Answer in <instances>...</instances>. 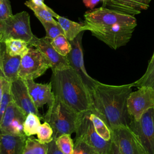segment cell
<instances>
[{
  "mask_svg": "<svg viewBox=\"0 0 154 154\" xmlns=\"http://www.w3.org/2000/svg\"><path fill=\"white\" fill-rule=\"evenodd\" d=\"M132 84L111 85L98 82L92 92V109L112 130L128 126L132 120L127 106Z\"/></svg>",
  "mask_w": 154,
  "mask_h": 154,
  "instance_id": "1",
  "label": "cell"
},
{
  "mask_svg": "<svg viewBox=\"0 0 154 154\" xmlns=\"http://www.w3.org/2000/svg\"><path fill=\"white\" fill-rule=\"evenodd\" d=\"M50 82L55 97L76 112L79 114L92 108L89 91L70 66L52 70Z\"/></svg>",
  "mask_w": 154,
  "mask_h": 154,
  "instance_id": "2",
  "label": "cell"
},
{
  "mask_svg": "<svg viewBox=\"0 0 154 154\" xmlns=\"http://www.w3.org/2000/svg\"><path fill=\"white\" fill-rule=\"evenodd\" d=\"M78 117V113L55 97L43 119L52 127L53 137L56 138L64 134L75 132Z\"/></svg>",
  "mask_w": 154,
  "mask_h": 154,
  "instance_id": "3",
  "label": "cell"
},
{
  "mask_svg": "<svg viewBox=\"0 0 154 154\" xmlns=\"http://www.w3.org/2000/svg\"><path fill=\"white\" fill-rule=\"evenodd\" d=\"M84 24L87 30L97 28L116 23L137 25V19L134 16L128 15L105 7H100L85 12L84 15Z\"/></svg>",
  "mask_w": 154,
  "mask_h": 154,
  "instance_id": "4",
  "label": "cell"
},
{
  "mask_svg": "<svg viewBox=\"0 0 154 154\" xmlns=\"http://www.w3.org/2000/svg\"><path fill=\"white\" fill-rule=\"evenodd\" d=\"M34 36L30 26L29 14L25 11L0 22V42L4 43L9 38H18L29 43Z\"/></svg>",
  "mask_w": 154,
  "mask_h": 154,
  "instance_id": "5",
  "label": "cell"
},
{
  "mask_svg": "<svg viewBox=\"0 0 154 154\" xmlns=\"http://www.w3.org/2000/svg\"><path fill=\"white\" fill-rule=\"evenodd\" d=\"M136 26L116 23L104 27L91 28V34L109 48L116 50L125 46L131 40Z\"/></svg>",
  "mask_w": 154,
  "mask_h": 154,
  "instance_id": "6",
  "label": "cell"
},
{
  "mask_svg": "<svg viewBox=\"0 0 154 154\" xmlns=\"http://www.w3.org/2000/svg\"><path fill=\"white\" fill-rule=\"evenodd\" d=\"M75 133L76 140L84 141L99 154H109L112 141H105L97 134L90 119L88 110L78 114Z\"/></svg>",
  "mask_w": 154,
  "mask_h": 154,
  "instance_id": "7",
  "label": "cell"
},
{
  "mask_svg": "<svg viewBox=\"0 0 154 154\" xmlns=\"http://www.w3.org/2000/svg\"><path fill=\"white\" fill-rule=\"evenodd\" d=\"M51 67L45 55L37 48L29 45L28 51L21 57L19 78L23 80H34Z\"/></svg>",
  "mask_w": 154,
  "mask_h": 154,
  "instance_id": "8",
  "label": "cell"
},
{
  "mask_svg": "<svg viewBox=\"0 0 154 154\" xmlns=\"http://www.w3.org/2000/svg\"><path fill=\"white\" fill-rule=\"evenodd\" d=\"M129 127L137 135L147 154H154V108L139 120H131Z\"/></svg>",
  "mask_w": 154,
  "mask_h": 154,
  "instance_id": "9",
  "label": "cell"
},
{
  "mask_svg": "<svg viewBox=\"0 0 154 154\" xmlns=\"http://www.w3.org/2000/svg\"><path fill=\"white\" fill-rule=\"evenodd\" d=\"M84 32H81L74 40L69 41L72 48L66 56L69 66L76 72L81 78L90 94L99 81L92 78L88 75L84 66L83 49L82 46V38Z\"/></svg>",
  "mask_w": 154,
  "mask_h": 154,
  "instance_id": "10",
  "label": "cell"
},
{
  "mask_svg": "<svg viewBox=\"0 0 154 154\" xmlns=\"http://www.w3.org/2000/svg\"><path fill=\"white\" fill-rule=\"evenodd\" d=\"M111 141L120 154H147L137 135L128 126L111 130Z\"/></svg>",
  "mask_w": 154,
  "mask_h": 154,
  "instance_id": "11",
  "label": "cell"
},
{
  "mask_svg": "<svg viewBox=\"0 0 154 154\" xmlns=\"http://www.w3.org/2000/svg\"><path fill=\"white\" fill-rule=\"evenodd\" d=\"M129 114L132 119L139 120L149 109L154 108V90L148 86L131 92L127 100Z\"/></svg>",
  "mask_w": 154,
  "mask_h": 154,
  "instance_id": "12",
  "label": "cell"
},
{
  "mask_svg": "<svg viewBox=\"0 0 154 154\" xmlns=\"http://www.w3.org/2000/svg\"><path fill=\"white\" fill-rule=\"evenodd\" d=\"M26 116L13 101H11L0 125L1 132L14 135H25L23 132V123Z\"/></svg>",
  "mask_w": 154,
  "mask_h": 154,
  "instance_id": "13",
  "label": "cell"
},
{
  "mask_svg": "<svg viewBox=\"0 0 154 154\" xmlns=\"http://www.w3.org/2000/svg\"><path fill=\"white\" fill-rule=\"evenodd\" d=\"M10 93L12 101L26 115L29 113H34L40 117H43L30 97L25 80L17 78L11 82Z\"/></svg>",
  "mask_w": 154,
  "mask_h": 154,
  "instance_id": "14",
  "label": "cell"
},
{
  "mask_svg": "<svg viewBox=\"0 0 154 154\" xmlns=\"http://www.w3.org/2000/svg\"><path fill=\"white\" fill-rule=\"evenodd\" d=\"M29 45L37 48L45 55L51 64L52 70L70 66L67 57L60 55L45 37L38 38L34 35Z\"/></svg>",
  "mask_w": 154,
  "mask_h": 154,
  "instance_id": "15",
  "label": "cell"
},
{
  "mask_svg": "<svg viewBox=\"0 0 154 154\" xmlns=\"http://www.w3.org/2000/svg\"><path fill=\"white\" fill-rule=\"evenodd\" d=\"M30 97L35 105L38 109L47 104L51 105L55 100L52 85L49 84L37 83L32 79L25 80Z\"/></svg>",
  "mask_w": 154,
  "mask_h": 154,
  "instance_id": "16",
  "label": "cell"
},
{
  "mask_svg": "<svg viewBox=\"0 0 154 154\" xmlns=\"http://www.w3.org/2000/svg\"><path fill=\"white\" fill-rule=\"evenodd\" d=\"M0 72L10 82L19 78L21 57L11 56L5 50V43L0 42Z\"/></svg>",
  "mask_w": 154,
  "mask_h": 154,
  "instance_id": "17",
  "label": "cell"
},
{
  "mask_svg": "<svg viewBox=\"0 0 154 154\" xmlns=\"http://www.w3.org/2000/svg\"><path fill=\"white\" fill-rule=\"evenodd\" d=\"M27 137L1 133L0 154H22Z\"/></svg>",
  "mask_w": 154,
  "mask_h": 154,
  "instance_id": "18",
  "label": "cell"
},
{
  "mask_svg": "<svg viewBox=\"0 0 154 154\" xmlns=\"http://www.w3.org/2000/svg\"><path fill=\"white\" fill-rule=\"evenodd\" d=\"M101 1L102 7L128 15L139 14L143 10L138 4L131 0H101Z\"/></svg>",
  "mask_w": 154,
  "mask_h": 154,
  "instance_id": "19",
  "label": "cell"
},
{
  "mask_svg": "<svg viewBox=\"0 0 154 154\" xmlns=\"http://www.w3.org/2000/svg\"><path fill=\"white\" fill-rule=\"evenodd\" d=\"M56 19L61 25L64 35L69 41L74 40L81 32L87 30V27L84 24L73 22L60 15Z\"/></svg>",
  "mask_w": 154,
  "mask_h": 154,
  "instance_id": "20",
  "label": "cell"
},
{
  "mask_svg": "<svg viewBox=\"0 0 154 154\" xmlns=\"http://www.w3.org/2000/svg\"><path fill=\"white\" fill-rule=\"evenodd\" d=\"M90 119L91 120L95 131L103 140L107 141H111V130L105 122L91 108L88 110Z\"/></svg>",
  "mask_w": 154,
  "mask_h": 154,
  "instance_id": "21",
  "label": "cell"
},
{
  "mask_svg": "<svg viewBox=\"0 0 154 154\" xmlns=\"http://www.w3.org/2000/svg\"><path fill=\"white\" fill-rule=\"evenodd\" d=\"M5 50L11 56H23L29 50V45L25 40L18 38H9L4 42Z\"/></svg>",
  "mask_w": 154,
  "mask_h": 154,
  "instance_id": "22",
  "label": "cell"
},
{
  "mask_svg": "<svg viewBox=\"0 0 154 154\" xmlns=\"http://www.w3.org/2000/svg\"><path fill=\"white\" fill-rule=\"evenodd\" d=\"M25 5L30 8L34 13L35 16L38 18L40 22H49L54 23H58V21L54 19L58 16V14L54 11L51 8L45 9L34 4L31 0L25 2Z\"/></svg>",
  "mask_w": 154,
  "mask_h": 154,
  "instance_id": "23",
  "label": "cell"
},
{
  "mask_svg": "<svg viewBox=\"0 0 154 154\" xmlns=\"http://www.w3.org/2000/svg\"><path fill=\"white\" fill-rule=\"evenodd\" d=\"M48 149V144H43L38 139L28 137L22 154H47Z\"/></svg>",
  "mask_w": 154,
  "mask_h": 154,
  "instance_id": "24",
  "label": "cell"
},
{
  "mask_svg": "<svg viewBox=\"0 0 154 154\" xmlns=\"http://www.w3.org/2000/svg\"><path fill=\"white\" fill-rule=\"evenodd\" d=\"M132 87L139 88L143 86H148L154 90V60L151 58L149 62L147 70L144 74L137 81L131 83Z\"/></svg>",
  "mask_w": 154,
  "mask_h": 154,
  "instance_id": "25",
  "label": "cell"
},
{
  "mask_svg": "<svg viewBox=\"0 0 154 154\" xmlns=\"http://www.w3.org/2000/svg\"><path fill=\"white\" fill-rule=\"evenodd\" d=\"M41 119L42 118L34 113H29L26 116L23 123V132L27 137L37 134V130L41 124Z\"/></svg>",
  "mask_w": 154,
  "mask_h": 154,
  "instance_id": "26",
  "label": "cell"
},
{
  "mask_svg": "<svg viewBox=\"0 0 154 154\" xmlns=\"http://www.w3.org/2000/svg\"><path fill=\"white\" fill-rule=\"evenodd\" d=\"M54 139L57 147L64 154H73L75 143L70 137V134H64Z\"/></svg>",
  "mask_w": 154,
  "mask_h": 154,
  "instance_id": "27",
  "label": "cell"
},
{
  "mask_svg": "<svg viewBox=\"0 0 154 154\" xmlns=\"http://www.w3.org/2000/svg\"><path fill=\"white\" fill-rule=\"evenodd\" d=\"M54 48L61 55L66 57L70 52L72 46L69 40L64 34H61L54 38L51 42Z\"/></svg>",
  "mask_w": 154,
  "mask_h": 154,
  "instance_id": "28",
  "label": "cell"
},
{
  "mask_svg": "<svg viewBox=\"0 0 154 154\" xmlns=\"http://www.w3.org/2000/svg\"><path fill=\"white\" fill-rule=\"evenodd\" d=\"M36 134L38 140L43 144H48L54 140L53 129L46 122L40 125Z\"/></svg>",
  "mask_w": 154,
  "mask_h": 154,
  "instance_id": "29",
  "label": "cell"
},
{
  "mask_svg": "<svg viewBox=\"0 0 154 154\" xmlns=\"http://www.w3.org/2000/svg\"><path fill=\"white\" fill-rule=\"evenodd\" d=\"M3 96L0 105V125L1 123L3 116L10 102L12 101L10 93V82H8L3 76Z\"/></svg>",
  "mask_w": 154,
  "mask_h": 154,
  "instance_id": "30",
  "label": "cell"
},
{
  "mask_svg": "<svg viewBox=\"0 0 154 154\" xmlns=\"http://www.w3.org/2000/svg\"><path fill=\"white\" fill-rule=\"evenodd\" d=\"M41 23L46 31V36L45 37L50 42L61 34L64 35V31L58 22L54 23L49 22H41Z\"/></svg>",
  "mask_w": 154,
  "mask_h": 154,
  "instance_id": "31",
  "label": "cell"
},
{
  "mask_svg": "<svg viewBox=\"0 0 154 154\" xmlns=\"http://www.w3.org/2000/svg\"><path fill=\"white\" fill-rule=\"evenodd\" d=\"M73 154H99L93 147L84 141L76 140L74 144Z\"/></svg>",
  "mask_w": 154,
  "mask_h": 154,
  "instance_id": "32",
  "label": "cell"
},
{
  "mask_svg": "<svg viewBox=\"0 0 154 154\" xmlns=\"http://www.w3.org/2000/svg\"><path fill=\"white\" fill-rule=\"evenodd\" d=\"M13 15L10 0H0V22Z\"/></svg>",
  "mask_w": 154,
  "mask_h": 154,
  "instance_id": "33",
  "label": "cell"
},
{
  "mask_svg": "<svg viewBox=\"0 0 154 154\" xmlns=\"http://www.w3.org/2000/svg\"><path fill=\"white\" fill-rule=\"evenodd\" d=\"M48 149L47 154H64L57 146L55 141L54 139L51 142L48 144Z\"/></svg>",
  "mask_w": 154,
  "mask_h": 154,
  "instance_id": "34",
  "label": "cell"
},
{
  "mask_svg": "<svg viewBox=\"0 0 154 154\" xmlns=\"http://www.w3.org/2000/svg\"><path fill=\"white\" fill-rule=\"evenodd\" d=\"M101 1V0H82V2L84 5L90 10L94 9V8Z\"/></svg>",
  "mask_w": 154,
  "mask_h": 154,
  "instance_id": "35",
  "label": "cell"
},
{
  "mask_svg": "<svg viewBox=\"0 0 154 154\" xmlns=\"http://www.w3.org/2000/svg\"><path fill=\"white\" fill-rule=\"evenodd\" d=\"M135 3L138 4L143 9V10H146L149 7V4L151 0H131Z\"/></svg>",
  "mask_w": 154,
  "mask_h": 154,
  "instance_id": "36",
  "label": "cell"
},
{
  "mask_svg": "<svg viewBox=\"0 0 154 154\" xmlns=\"http://www.w3.org/2000/svg\"><path fill=\"white\" fill-rule=\"evenodd\" d=\"M31 1L35 5L40 7L42 8H45V9H48L49 8V7H48L44 2V0H31Z\"/></svg>",
  "mask_w": 154,
  "mask_h": 154,
  "instance_id": "37",
  "label": "cell"
},
{
  "mask_svg": "<svg viewBox=\"0 0 154 154\" xmlns=\"http://www.w3.org/2000/svg\"><path fill=\"white\" fill-rule=\"evenodd\" d=\"M109 154H120L117 146L112 142L111 144V149H110Z\"/></svg>",
  "mask_w": 154,
  "mask_h": 154,
  "instance_id": "38",
  "label": "cell"
},
{
  "mask_svg": "<svg viewBox=\"0 0 154 154\" xmlns=\"http://www.w3.org/2000/svg\"><path fill=\"white\" fill-rule=\"evenodd\" d=\"M3 81H2V75L0 72V105L2 100L3 96Z\"/></svg>",
  "mask_w": 154,
  "mask_h": 154,
  "instance_id": "39",
  "label": "cell"
},
{
  "mask_svg": "<svg viewBox=\"0 0 154 154\" xmlns=\"http://www.w3.org/2000/svg\"><path fill=\"white\" fill-rule=\"evenodd\" d=\"M151 58H152V59L154 60V52H153V55H152V57Z\"/></svg>",
  "mask_w": 154,
  "mask_h": 154,
  "instance_id": "40",
  "label": "cell"
},
{
  "mask_svg": "<svg viewBox=\"0 0 154 154\" xmlns=\"http://www.w3.org/2000/svg\"><path fill=\"white\" fill-rule=\"evenodd\" d=\"M1 132L0 131V144H1Z\"/></svg>",
  "mask_w": 154,
  "mask_h": 154,
  "instance_id": "41",
  "label": "cell"
},
{
  "mask_svg": "<svg viewBox=\"0 0 154 154\" xmlns=\"http://www.w3.org/2000/svg\"><path fill=\"white\" fill-rule=\"evenodd\" d=\"M0 53H1V46H0Z\"/></svg>",
  "mask_w": 154,
  "mask_h": 154,
  "instance_id": "42",
  "label": "cell"
}]
</instances>
